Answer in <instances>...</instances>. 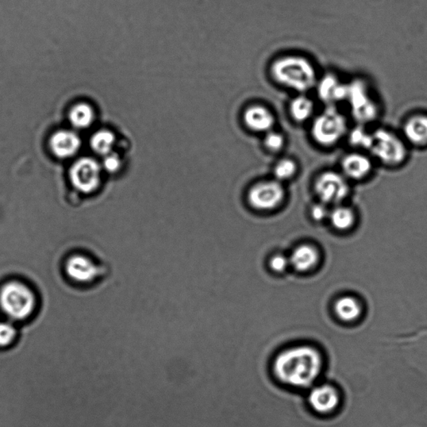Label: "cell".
Segmentation results:
<instances>
[{
  "mask_svg": "<svg viewBox=\"0 0 427 427\" xmlns=\"http://www.w3.org/2000/svg\"><path fill=\"white\" fill-rule=\"evenodd\" d=\"M326 367L324 350L307 341L282 346L273 354L269 365L271 376L277 384L302 393L325 378Z\"/></svg>",
  "mask_w": 427,
  "mask_h": 427,
  "instance_id": "6da1fadb",
  "label": "cell"
},
{
  "mask_svg": "<svg viewBox=\"0 0 427 427\" xmlns=\"http://www.w3.org/2000/svg\"><path fill=\"white\" fill-rule=\"evenodd\" d=\"M272 79L290 90L305 94L318 82L317 69L306 58L290 55L277 58L270 69Z\"/></svg>",
  "mask_w": 427,
  "mask_h": 427,
  "instance_id": "7a4b0ae2",
  "label": "cell"
},
{
  "mask_svg": "<svg viewBox=\"0 0 427 427\" xmlns=\"http://www.w3.org/2000/svg\"><path fill=\"white\" fill-rule=\"evenodd\" d=\"M369 154L373 159L387 167H395L405 163L409 155V145L402 134L387 128L372 130Z\"/></svg>",
  "mask_w": 427,
  "mask_h": 427,
  "instance_id": "3957f363",
  "label": "cell"
},
{
  "mask_svg": "<svg viewBox=\"0 0 427 427\" xmlns=\"http://www.w3.org/2000/svg\"><path fill=\"white\" fill-rule=\"evenodd\" d=\"M348 119L337 106H326V109L314 119L311 134L317 144L332 147L347 136Z\"/></svg>",
  "mask_w": 427,
  "mask_h": 427,
  "instance_id": "277c9868",
  "label": "cell"
},
{
  "mask_svg": "<svg viewBox=\"0 0 427 427\" xmlns=\"http://www.w3.org/2000/svg\"><path fill=\"white\" fill-rule=\"evenodd\" d=\"M345 102L348 103L351 117L356 125L368 126L379 118V103L372 95L370 86L363 79L347 83Z\"/></svg>",
  "mask_w": 427,
  "mask_h": 427,
  "instance_id": "5b68a950",
  "label": "cell"
},
{
  "mask_svg": "<svg viewBox=\"0 0 427 427\" xmlns=\"http://www.w3.org/2000/svg\"><path fill=\"white\" fill-rule=\"evenodd\" d=\"M308 409L319 417H332L339 411L341 394L336 385L323 379L304 393Z\"/></svg>",
  "mask_w": 427,
  "mask_h": 427,
  "instance_id": "8992f818",
  "label": "cell"
},
{
  "mask_svg": "<svg viewBox=\"0 0 427 427\" xmlns=\"http://www.w3.org/2000/svg\"><path fill=\"white\" fill-rule=\"evenodd\" d=\"M0 306L10 317L23 320L32 313L36 306V297L25 284L10 282L0 291Z\"/></svg>",
  "mask_w": 427,
  "mask_h": 427,
  "instance_id": "52a82bcc",
  "label": "cell"
},
{
  "mask_svg": "<svg viewBox=\"0 0 427 427\" xmlns=\"http://www.w3.org/2000/svg\"><path fill=\"white\" fill-rule=\"evenodd\" d=\"M349 191L344 175L334 171L323 173L315 182V191L326 205H338L347 197Z\"/></svg>",
  "mask_w": 427,
  "mask_h": 427,
  "instance_id": "ba28073f",
  "label": "cell"
},
{
  "mask_svg": "<svg viewBox=\"0 0 427 427\" xmlns=\"http://www.w3.org/2000/svg\"><path fill=\"white\" fill-rule=\"evenodd\" d=\"M101 165L91 158L84 157L76 161L71 169V180L74 186L84 193L96 190L101 182Z\"/></svg>",
  "mask_w": 427,
  "mask_h": 427,
  "instance_id": "9c48e42d",
  "label": "cell"
},
{
  "mask_svg": "<svg viewBox=\"0 0 427 427\" xmlns=\"http://www.w3.org/2000/svg\"><path fill=\"white\" fill-rule=\"evenodd\" d=\"M284 188L277 180L257 184L249 192L248 201L255 209L271 210L283 201Z\"/></svg>",
  "mask_w": 427,
  "mask_h": 427,
  "instance_id": "30bf717a",
  "label": "cell"
},
{
  "mask_svg": "<svg viewBox=\"0 0 427 427\" xmlns=\"http://www.w3.org/2000/svg\"><path fill=\"white\" fill-rule=\"evenodd\" d=\"M373 158L370 154L355 151L345 156L341 169L345 178L360 180L367 178L373 170Z\"/></svg>",
  "mask_w": 427,
  "mask_h": 427,
  "instance_id": "8fae6325",
  "label": "cell"
},
{
  "mask_svg": "<svg viewBox=\"0 0 427 427\" xmlns=\"http://www.w3.org/2000/svg\"><path fill=\"white\" fill-rule=\"evenodd\" d=\"M317 95L326 106H337L345 101L347 95V84L342 82L336 75L329 73L318 80Z\"/></svg>",
  "mask_w": 427,
  "mask_h": 427,
  "instance_id": "7c38bea8",
  "label": "cell"
},
{
  "mask_svg": "<svg viewBox=\"0 0 427 427\" xmlns=\"http://www.w3.org/2000/svg\"><path fill=\"white\" fill-rule=\"evenodd\" d=\"M402 136L409 146L427 147V114L415 113L404 121Z\"/></svg>",
  "mask_w": 427,
  "mask_h": 427,
  "instance_id": "4fadbf2b",
  "label": "cell"
},
{
  "mask_svg": "<svg viewBox=\"0 0 427 427\" xmlns=\"http://www.w3.org/2000/svg\"><path fill=\"white\" fill-rule=\"evenodd\" d=\"M243 120L246 127L253 132L265 133L274 128L276 118L268 108L261 105L249 106L245 110Z\"/></svg>",
  "mask_w": 427,
  "mask_h": 427,
  "instance_id": "5bb4252c",
  "label": "cell"
},
{
  "mask_svg": "<svg viewBox=\"0 0 427 427\" xmlns=\"http://www.w3.org/2000/svg\"><path fill=\"white\" fill-rule=\"evenodd\" d=\"M49 146L53 155L60 159L74 156L82 146L78 134L68 130H61L53 134Z\"/></svg>",
  "mask_w": 427,
  "mask_h": 427,
  "instance_id": "9a60e30c",
  "label": "cell"
},
{
  "mask_svg": "<svg viewBox=\"0 0 427 427\" xmlns=\"http://www.w3.org/2000/svg\"><path fill=\"white\" fill-rule=\"evenodd\" d=\"M66 271L69 277L78 282H90L98 274V269L86 257L75 256L67 261Z\"/></svg>",
  "mask_w": 427,
  "mask_h": 427,
  "instance_id": "2e32d148",
  "label": "cell"
},
{
  "mask_svg": "<svg viewBox=\"0 0 427 427\" xmlns=\"http://www.w3.org/2000/svg\"><path fill=\"white\" fill-rule=\"evenodd\" d=\"M289 260L296 271L304 272L310 270L317 264L319 256L313 246L302 245L292 252Z\"/></svg>",
  "mask_w": 427,
  "mask_h": 427,
  "instance_id": "e0dca14e",
  "label": "cell"
},
{
  "mask_svg": "<svg viewBox=\"0 0 427 427\" xmlns=\"http://www.w3.org/2000/svg\"><path fill=\"white\" fill-rule=\"evenodd\" d=\"M334 313L341 321L350 323L358 320L363 307L355 297L344 296L334 304Z\"/></svg>",
  "mask_w": 427,
  "mask_h": 427,
  "instance_id": "ac0fdd59",
  "label": "cell"
},
{
  "mask_svg": "<svg viewBox=\"0 0 427 427\" xmlns=\"http://www.w3.org/2000/svg\"><path fill=\"white\" fill-rule=\"evenodd\" d=\"M314 102L305 94H301L292 99L290 103V114L295 122L303 123L313 117Z\"/></svg>",
  "mask_w": 427,
  "mask_h": 427,
  "instance_id": "d6986e66",
  "label": "cell"
},
{
  "mask_svg": "<svg viewBox=\"0 0 427 427\" xmlns=\"http://www.w3.org/2000/svg\"><path fill=\"white\" fill-rule=\"evenodd\" d=\"M69 119L75 128L87 129L95 120V111L88 103H79L69 111Z\"/></svg>",
  "mask_w": 427,
  "mask_h": 427,
  "instance_id": "ffe728a7",
  "label": "cell"
},
{
  "mask_svg": "<svg viewBox=\"0 0 427 427\" xmlns=\"http://www.w3.org/2000/svg\"><path fill=\"white\" fill-rule=\"evenodd\" d=\"M350 145L356 149V151L369 152L372 141V130H368L367 126L356 125L350 128L347 134Z\"/></svg>",
  "mask_w": 427,
  "mask_h": 427,
  "instance_id": "44dd1931",
  "label": "cell"
},
{
  "mask_svg": "<svg viewBox=\"0 0 427 427\" xmlns=\"http://www.w3.org/2000/svg\"><path fill=\"white\" fill-rule=\"evenodd\" d=\"M114 143V134L108 130H99L90 138L92 149L98 155L103 156H106L112 151Z\"/></svg>",
  "mask_w": 427,
  "mask_h": 427,
  "instance_id": "7402d4cb",
  "label": "cell"
},
{
  "mask_svg": "<svg viewBox=\"0 0 427 427\" xmlns=\"http://www.w3.org/2000/svg\"><path fill=\"white\" fill-rule=\"evenodd\" d=\"M330 218L334 228L341 232L352 229L356 221L355 213L350 208L345 206L334 208L330 213Z\"/></svg>",
  "mask_w": 427,
  "mask_h": 427,
  "instance_id": "603a6c76",
  "label": "cell"
},
{
  "mask_svg": "<svg viewBox=\"0 0 427 427\" xmlns=\"http://www.w3.org/2000/svg\"><path fill=\"white\" fill-rule=\"evenodd\" d=\"M297 171V164L291 159H283L276 164L274 175L277 182H284L293 177Z\"/></svg>",
  "mask_w": 427,
  "mask_h": 427,
  "instance_id": "cb8c5ba5",
  "label": "cell"
},
{
  "mask_svg": "<svg viewBox=\"0 0 427 427\" xmlns=\"http://www.w3.org/2000/svg\"><path fill=\"white\" fill-rule=\"evenodd\" d=\"M264 145L269 151L278 152L284 145V137L282 134L271 130L265 134Z\"/></svg>",
  "mask_w": 427,
  "mask_h": 427,
  "instance_id": "d4e9b609",
  "label": "cell"
},
{
  "mask_svg": "<svg viewBox=\"0 0 427 427\" xmlns=\"http://www.w3.org/2000/svg\"><path fill=\"white\" fill-rule=\"evenodd\" d=\"M16 330L10 323H0V347H6L13 343Z\"/></svg>",
  "mask_w": 427,
  "mask_h": 427,
  "instance_id": "484cf974",
  "label": "cell"
},
{
  "mask_svg": "<svg viewBox=\"0 0 427 427\" xmlns=\"http://www.w3.org/2000/svg\"><path fill=\"white\" fill-rule=\"evenodd\" d=\"M121 165L120 158L114 154L110 153L105 156L103 161V167L107 171L117 172Z\"/></svg>",
  "mask_w": 427,
  "mask_h": 427,
  "instance_id": "4316f807",
  "label": "cell"
},
{
  "mask_svg": "<svg viewBox=\"0 0 427 427\" xmlns=\"http://www.w3.org/2000/svg\"><path fill=\"white\" fill-rule=\"evenodd\" d=\"M290 260L282 255L273 256L271 260L270 265L273 271L276 272H283L289 267Z\"/></svg>",
  "mask_w": 427,
  "mask_h": 427,
  "instance_id": "83f0119b",
  "label": "cell"
},
{
  "mask_svg": "<svg viewBox=\"0 0 427 427\" xmlns=\"http://www.w3.org/2000/svg\"><path fill=\"white\" fill-rule=\"evenodd\" d=\"M328 211L329 210L327 209L326 204H317V205L313 207V210H311V215H313L314 220L321 221L328 217L330 215Z\"/></svg>",
  "mask_w": 427,
  "mask_h": 427,
  "instance_id": "f1b7e54d",
  "label": "cell"
}]
</instances>
